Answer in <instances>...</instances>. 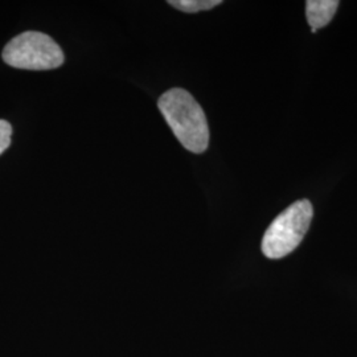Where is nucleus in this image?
Masks as SVG:
<instances>
[{"instance_id":"3","label":"nucleus","mask_w":357,"mask_h":357,"mask_svg":"<svg viewBox=\"0 0 357 357\" xmlns=\"http://www.w3.org/2000/svg\"><path fill=\"white\" fill-rule=\"evenodd\" d=\"M3 60L17 69L51 70L64 64V53L51 36L26 31L4 47Z\"/></svg>"},{"instance_id":"4","label":"nucleus","mask_w":357,"mask_h":357,"mask_svg":"<svg viewBox=\"0 0 357 357\" xmlns=\"http://www.w3.org/2000/svg\"><path fill=\"white\" fill-rule=\"evenodd\" d=\"M340 1L337 0H308L306 1V16L311 29L327 26L337 11Z\"/></svg>"},{"instance_id":"6","label":"nucleus","mask_w":357,"mask_h":357,"mask_svg":"<svg viewBox=\"0 0 357 357\" xmlns=\"http://www.w3.org/2000/svg\"><path fill=\"white\" fill-rule=\"evenodd\" d=\"M11 137H13V126L7 121L0 119V155L10 147Z\"/></svg>"},{"instance_id":"2","label":"nucleus","mask_w":357,"mask_h":357,"mask_svg":"<svg viewBox=\"0 0 357 357\" xmlns=\"http://www.w3.org/2000/svg\"><path fill=\"white\" fill-rule=\"evenodd\" d=\"M312 216L314 208L306 199L290 205L265 231L262 253L270 259H280L290 255L305 238Z\"/></svg>"},{"instance_id":"5","label":"nucleus","mask_w":357,"mask_h":357,"mask_svg":"<svg viewBox=\"0 0 357 357\" xmlns=\"http://www.w3.org/2000/svg\"><path fill=\"white\" fill-rule=\"evenodd\" d=\"M168 4H171L180 11L195 13L212 10L218 4H221V0H169Z\"/></svg>"},{"instance_id":"1","label":"nucleus","mask_w":357,"mask_h":357,"mask_svg":"<svg viewBox=\"0 0 357 357\" xmlns=\"http://www.w3.org/2000/svg\"><path fill=\"white\" fill-rule=\"evenodd\" d=\"M158 107L184 149L204 153L209 146V128L204 110L191 93L178 88L168 90L159 98Z\"/></svg>"}]
</instances>
